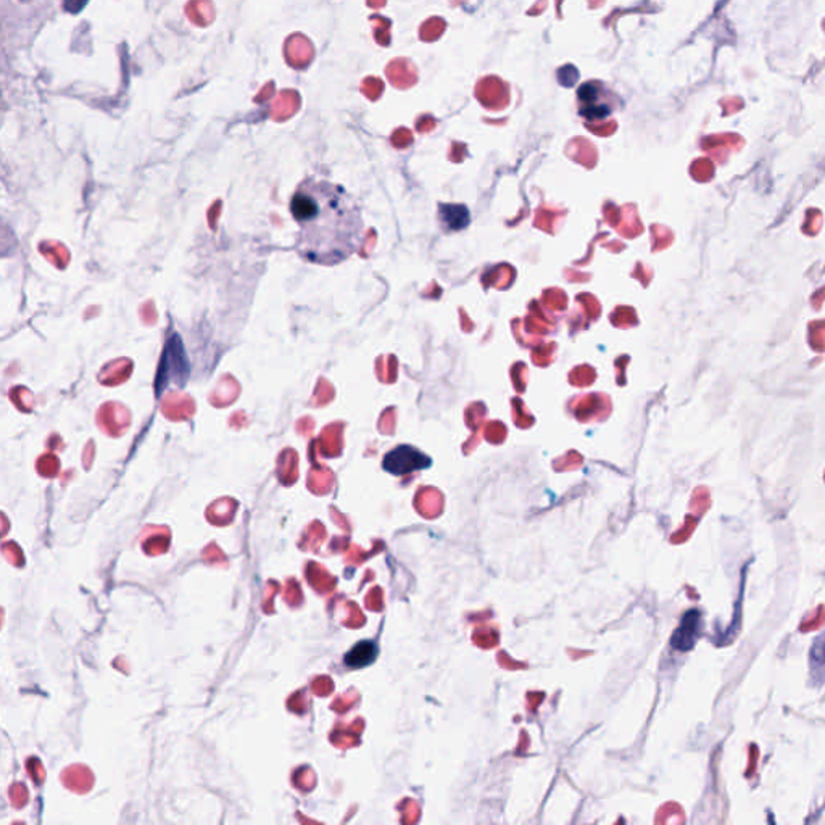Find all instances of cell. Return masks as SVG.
I'll return each instance as SVG.
<instances>
[{"mask_svg":"<svg viewBox=\"0 0 825 825\" xmlns=\"http://www.w3.org/2000/svg\"><path fill=\"white\" fill-rule=\"evenodd\" d=\"M292 218L298 223L295 251L303 260L336 266L359 252L365 234L362 208L355 198L321 180H305L291 198Z\"/></svg>","mask_w":825,"mask_h":825,"instance_id":"6da1fadb","label":"cell"},{"mask_svg":"<svg viewBox=\"0 0 825 825\" xmlns=\"http://www.w3.org/2000/svg\"><path fill=\"white\" fill-rule=\"evenodd\" d=\"M579 113L587 120H602L618 109V99L602 83H587L579 89Z\"/></svg>","mask_w":825,"mask_h":825,"instance_id":"7a4b0ae2","label":"cell"},{"mask_svg":"<svg viewBox=\"0 0 825 825\" xmlns=\"http://www.w3.org/2000/svg\"><path fill=\"white\" fill-rule=\"evenodd\" d=\"M433 460L413 446H399L386 453L383 460L384 471L393 476H407L414 471L426 470Z\"/></svg>","mask_w":825,"mask_h":825,"instance_id":"3957f363","label":"cell"},{"mask_svg":"<svg viewBox=\"0 0 825 825\" xmlns=\"http://www.w3.org/2000/svg\"><path fill=\"white\" fill-rule=\"evenodd\" d=\"M377 655H379V648H377L376 643L372 640H362L350 652L345 653L343 663H345L347 668L363 669L373 665Z\"/></svg>","mask_w":825,"mask_h":825,"instance_id":"277c9868","label":"cell"},{"mask_svg":"<svg viewBox=\"0 0 825 825\" xmlns=\"http://www.w3.org/2000/svg\"><path fill=\"white\" fill-rule=\"evenodd\" d=\"M700 612L689 611L683 618L682 624L677 629L675 638H672V645L677 650H690L693 642H695L696 635H699Z\"/></svg>","mask_w":825,"mask_h":825,"instance_id":"5b68a950","label":"cell"},{"mask_svg":"<svg viewBox=\"0 0 825 825\" xmlns=\"http://www.w3.org/2000/svg\"><path fill=\"white\" fill-rule=\"evenodd\" d=\"M440 220L450 231H458V229L466 228V225L470 223V214H468L466 207L461 210V205L460 207L458 205H442L440 207Z\"/></svg>","mask_w":825,"mask_h":825,"instance_id":"8992f818","label":"cell"},{"mask_svg":"<svg viewBox=\"0 0 825 825\" xmlns=\"http://www.w3.org/2000/svg\"><path fill=\"white\" fill-rule=\"evenodd\" d=\"M89 0H63V9L69 13H80Z\"/></svg>","mask_w":825,"mask_h":825,"instance_id":"52a82bcc","label":"cell"}]
</instances>
